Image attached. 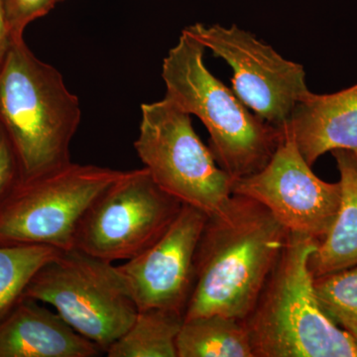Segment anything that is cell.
I'll use <instances>...</instances> for the list:
<instances>
[{
  "label": "cell",
  "instance_id": "1",
  "mask_svg": "<svg viewBox=\"0 0 357 357\" xmlns=\"http://www.w3.org/2000/svg\"><path fill=\"white\" fill-rule=\"evenodd\" d=\"M289 230L259 202L232 194L206 218L195 258V283L185 319L220 314L243 321L289 238Z\"/></svg>",
  "mask_w": 357,
  "mask_h": 357
},
{
  "label": "cell",
  "instance_id": "2",
  "mask_svg": "<svg viewBox=\"0 0 357 357\" xmlns=\"http://www.w3.org/2000/svg\"><path fill=\"white\" fill-rule=\"evenodd\" d=\"M79 98L62 75L24 38L13 40L0 67V121L20 159L22 180L70 164L81 122Z\"/></svg>",
  "mask_w": 357,
  "mask_h": 357
},
{
  "label": "cell",
  "instance_id": "3",
  "mask_svg": "<svg viewBox=\"0 0 357 357\" xmlns=\"http://www.w3.org/2000/svg\"><path fill=\"white\" fill-rule=\"evenodd\" d=\"M319 241L289 234L287 244L243 323L255 357H357L354 338L326 316L309 258Z\"/></svg>",
  "mask_w": 357,
  "mask_h": 357
},
{
  "label": "cell",
  "instance_id": "4",
  "mask_svg": "<svg viewBox=\"0 0 357 357\" xmlns=\"http://www.w3.org/2000/svg\"><path fill=\"white\" fill-rule=\"evenodd\" d=\"M206 47L185 32L162 66L167 98L196 115L210 133L215 161L232 180L261 170L272 158L283 129L252 114L232 89L204 64Z\"/></svg>",
  "mask_w": 357,
  "mask_h": 357
},
{
  "label": "cell",
  "instance_id": "5",
  "mask_svg": "<svg viewBox=\"0 0 357 357\" xmlns=\"http://www.w3.org/2000/svg\"><path fill=\"white\" fill-rule=\"evenodd\" d=\"M23 298L50 305L105 354L138 312L119 266L77 248L62 251L42 267Z\"/></svg>",
  "mask_w": 357,
  "mask_h": 357
},
{
  "label": "cell",
  "instance_id": "6",
  "mask_svg": "<svg viewBox=\"0 0 357 357\" xmlns=\"http://www.w3.org/2000/svg\"><path fill=\"white\" fill-rule=\"evenodd\" d=\"M123 174L70 164L21 180L0 204V245L75 248L77 227L93 202Z\"/></svg>",
  "mask_w": 357,
  "mask_h": 357
},
{
  "label": "cell",
  "instance_id": "7",
  "mask_svg": "<svg viewBox=\"0 0 357 357\" xmlns=\"http://www.w3.org/2000/svg\"><path fill=\"white\" fill-rule=\"evenodd\" d=\"M134 148L159 187L183 204L211 215L231 197L234 180L195 131L191 114L167 96L141 105Z\"/></svg>",
  "mask_w": 357,
  "mask_h": 357
},
{
  "label": "cell",
  "instance_id": "8",
  "mask_svg": "<svg viewBox=\"0 0 357 357\" xmlns=\"http://www.w3.org/2000/svg\"><path fill=\"white\" fill-rule=\"evenodd\" d=\"M182 206L145 167L123 171L84 213L75 248L105 261H128L166 231Z\"/></svg>",
  "mask_w": 357,
  "mask_h": 357
},
{
  "label": "cell",
  "instance_id": "9",
  "mask_svg": "<svg viewBox=\"0 0 357 357\" xmlns=\"http://www.w3.org/2000/svg\"><path fill=\"white\" fill-rule=\"evenodd\" d=\"M184 31L229 64L234 72L232 91L249 109L276 128H284L296 105L311 93L302 65L238 26L197 23Z\"/></svg>",
  "mask_w": 357,
  "mask_h": 357
},
{
  "label": "cell",
  "instance_id": "10",
  "mask_svg": "<svg viewBox=\"0 0 357 357\" xmlns=\"http://www.w3.org/2000/svg\"><path fill=\"white\" fill-rule=\"evenodd\" d=\"M276 151L261 170L234 181L232 194L259 202L291 234L321 241L337 217L340 183L321 180L283 130Z\"/></svg>",
  "mask_w": 357,
  "mask_h": 357
},
{
  "label": "cell",
  "instance_id": "11",
  "mask_svg": "<svg viewBox=\"0 0 357 357\" xmlns=\"http://www.w3.org/2000/svg\"><path fill=\"white\" fill-rule=\"evenodd\" d=\"M208 215L183 204L170 227L144 252L119 266L138 310L184 314L195 283V258Z\"/></svg>",
  "mask_w": 357,
  "mask_h": 357
},
{
  "label": "cell",
  "instance_id": "12",
  "mask_svg": "<svg viewBox=\"0 0 357 357\" xmlns=\"http://www.w3.org/2000/svg\"><path fill=\"white\" fill-rule=\"evenodd\" d=\"M102 352L38 301L22 298L0 319V357H93Z\"/></svg>",
  "mask_w": 357,
  "mask_h": 357
},
{
  "label": "cell",
  "instance_id": "13",
  "mask_svg": "<svg viewBox=\"0 0 357 357\" xmlns=\"http://www.w3.org/2000/svg\"><path fill=\"white\" fill-rule=\"evenodd\" d=\"M310 166L333 150L357 155V84L328 95H309L296 105L286 126Z\"/></svg>",
  "mask_w": 357,
  "mask_h": 357
},
{
  "label": "cell",
  "instance_id": "14",
  "mask_svg": "<svg viewBox=\"0 0 357 357\" xmlns=\"http://www.w3.org/2000/svg\"><path fill=\"white\" fill-rule=\"evenodd\" d=\"M332 154L340 172L342 199L332 227L310 256L314 278L357 265V155L344 149Z\"/></svg>",
  "mask_w": 357,
  "mask_h": 357
},
{
  "label": "cell",
  "instance_id": "15",
  "mask_svg": "<svg viewBox=\"0 0 357 357\" xmlns=\"http://www.w3.org/2000/svg\"><path fill=\"white\" fill-rule=\"evenodd\" d=\"M178 357H255L243 321L220 314L185 319Z\"/></svg>",
  "mask_w": 357,
  "mask_h": 357
},
{
  "label": "cell",
  "instance_id": "16",
  "mask_svg": "<svg viewBox=\"0 0 357 357\" xmlns=\"http://www.w3.org/2000/svg\"><path fill=\"white\" fill-rule=\"evenodd\" d=\"M185 316L169 310H138L133 323L105 351L109 357H178Z\"/></svg>",
  "mask_w": 357,
  "mask_h": 357
},
{
  "label": "cell",
  "instance_id": "17",
  "mask_svg": "<svg viewBox=\"0 0 357 357\" xmlns=\"http://www.w3.org/2000/svg\"><path fill=\"white\" fill-rule=\"evenodd\" d=\"M61 252L46 245H0V319L22 299L37 272Z\"/></svg>",
  "mask_w": 357,
  "mask_h": 357
},
{
  "label": "cell",
  "instance_id": "18",
  "mask_svg": "<svg viewBox=\"0 0 357 357\" xmlns=\"http://www.w3.org/2000/svg\"><path fill=\"white\" fill-rule=\"evenodd\" d=\"M314 289L326 316L333 312L357 316V265L316 277Z\"/></svg>",
  "mask_w": 357,
  "mask_h": 357
},
{
  "label": "cell",
  "instance_id": "19",
  "mask_svg": "<svg viewBox=\"0 0 357 357\" xmlns=\"http://www.w3.org/2000/svg\"><path fill=\"white\" fill-rule=\"evenodd\" d=\"M57 2L58 0H1L11 40L23 38L26 27L50 13Z\"/></svg>",
  "mask_w": 357,
  "mask_h": 357
},
{
  "label": "cell",
  "instance_id": "20",
  "mask_svg": "<svg viewBox=\"0 0 357 357\" xmlns=\"http://www.w3.org/2000/svg\"><path fill=\"white\" fill-rule=\"evenodd\" d=\"M22 180L20 159L3 124L0 121V204Z\"/></svg>",
  "mask_w": 357,
  "mask_h": 357
},
{
  "label": "cell",
  "instance_id": "21",
  "mask_svg": "<svg viewBox=\"0 0 357 357\" xmlns=\"http://www.w3.org/2000/svg\"><path fill=\"white\" fill-rule=\"evenodd\" d=\"M328 318L340 328L349 333L357 344V316L356 314H344V312H333L328 314Z\"/></svg>",
  "mask_w": 357,
  "mask_h": 357
},
{
  "label": "cell",
  "instance_id": "22",
  "mask_svg": "<svg viewBox=\"0 0 357 357\" xmlns=\"http://www.w3.org/2000/svg\"><path fill=\"white\" fill-rule=\"evenodd\" d=\"M11 40L9 33L7 31L6 18H4L3 8H2L1 0H0V67L6 58L7 51L10 46Z\"/></svg>",
  "mask_w": 357,
  "mask_h": 357
},
{
  "label": "cell",
  "instance_id": "23",
  "mask_svg": "<svg viewBox=\"0 0 357 357\" xmlns=\"http://www.w3.org/2000/svg\"><path fill=\"white\" fill-rule=\"evenodd\" d=\"M59 2L64 1V0H58Z\"/></svg>",
  "mask_w": 357,
  "mask_h": 357
}]
</instances>
